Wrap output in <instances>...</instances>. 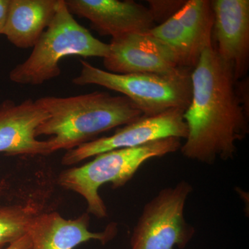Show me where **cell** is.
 I'll list each match as a JSON object with an SVG mask.
<instances>
[{
  "label": "cell",
  "mask_w": 249,
  "mask_h": 249,
  "mask_svg": "<svg viewBox=\"0 0 249 249\" xmlns=\"http://www.w3.org/2000/svg\"><path fill=\"white\" fill-rule=\"evenodd\" d=\"M192 98L183 118L188 126L183 157L206 165L233 160L237 143L249 132L245 95L216 53L213 42L191 73Z\"/></svg>",
  "instance_id": "6da1fadb"
},
{
  "label": "cell",
  "mask_w": 249,
  "mask_h": 249,
  "mask_svg": "<svg viewBox=\"0 0 249 249\" xmlns=\"http://www.w3.org/2000/svg\"><path fill=\"white\" fill-rule=\"evenodd\" d=\"M36 101L49 114L37 127L36 137L52 136L48 142L52 152L76 148L144 116L129 98L102 91L69 97L44 96Z\"/></svg>",
  "instance_id": "7a4b0ae2"
},
{
  "label": "cell",
  "mask_w": 249,
  "mask_h": 249,
  "mask_svg": "<svg viewBox=\"0 0 249 249\" xmlns=\"http://www.w3.org/2000/svg\"><path fill=\"white\" fill-rule=\"evenodd\" d=\"M109 52V44L96 38L80 25L69 11L65 0H58L53 20L27 60L11 70L9 78L16 84L42 85L60 76L59 64L67 56L105 58Z\"/></svg>",
  "instance_id": "3957f363"
},
{
  "label": "cell",
  "mask_w": 249,
  "mask_h": 249,
  "mask_svg": "<svg viewBox=\"0 0 249 249\" xmlns=\"http://www.w3.org/2000/svg\"><path fill=\"white\" fill-rule=\"evenodd\" d=\"M181 145V139L170 137L141 146L103 152L86 164L62 171L58 183L84 198L88 213L105 218L107 209L98 194L100 187L107 183L114 189L124 186L145 161L178 152Z\"/></svg>",
  "instance_id": "277c9868"
},
{
  "label": "cell",
  "mask_w": 249,
  "mask_h": 249,
  "mask_svg": "<svg viewBox=\"0 0 249 249\" xmlns=\"http://www.w3.org/2000/svg\"><path fill=\"white\" fill-rule=\"evenodd\" d=\"M81 71L72 80L78 86L98 85L122 93L144 116L158 115L170 109L186 110L192 98L193 70L181 68L170 73L118 74L80 60Z\"/></svg>",
  "instance_id": "5b68a950"
},
{
  "label": "cell",
  "mask_w": 249,
  "mask_h": 249,
  "mask_svg": "<svg viewBox=\"0 0 249 249\" xmlns=\"http://www.w3.org/2000/svg\"><path fill=\"white\" fill-rule=\"evenodd\" d=\"M193 191L185 180L159 192L145 204L130 239V249L186 248L196 234L184 209Z\"/></svg>",
  "instance_id": "8992f818"
},
{
  "label": "cell",
  "mask_w": 249,
  "mask_h": 249,
  "mask_svg": "<svg viewBox=\"0 0 249 249\" xmlns=\"http://www.w3.org/2000/svg\"><path fill=\"white\" fill-rule=\"evenodd\" d=\"M184 112L183 109H173L158 115L142 116L109 137L95 139L68 150L62 157V163L77 164L103 152L141 146L170 137L186 139L188 129L183 118Z\"/></svg>",
  "instance_id": "52a82bcc"
},
{
  "label": "cell",
  "mask_w": 249,
  "mask_h": 249,
  "mask_svg": "<svg viewBox=\"0 0 249 249\" xmlns=\"http://www.w3.org/2000/svg\"><path fill=\"white\" fill-rule=\"evenodd\" d=\"M213 21L211 1L189 0L171 17L146 33L171 47L183 67L193 70L204 49L213 42Z\"/></svg>",
  "instance_id": "ba28073f"
},
{
  "label": "cell",
  "mask_w": 249,
  "mask_h": 249,
  "mask_svg": "<svg viewBox=\"0 0 249 249\" xmlns=\"http://www.w3.org/2000/svg\"><path fill=\"white\" fill-rule=\"evenodd\" d=\"M109 45L103 64L111 73H170L186 68L171 47L147 33L116 36Z\"/></svg>",
  "instance_id": "9c48e42d"
},
{
  "label": "cell",
  "mask_w": 249,
  "mask_h": 249,
  "mask_svg": "<svg viewBox=\"0 0 249 249\" xmlns=\"http://www.w3.org/2000/svg\"><path fill=\"white\" fill-rule=\"evenodd\" d=\"M216 53L238 82L247 75L249 61V0L211 1Z\"/></svg>",
  "instance_id": "30bf717a"
},
{
  "label": "cell",
  "mask_w": 249,
  "mask_h": 249,
  "mask_svg": "<svg viewBox=\"0 0 249 249\" xmlns=\"http://www.w3.org/2000/svg\"><path fill=\"white\" fill-rule=\"evenodd\" d=\"M49 118L36 101L19 104L6 100L0 104V153L10 155H48L52 144L37 139V127Z\"/></svg>",
  "instance_id": "8fae6325"
},
{
  "label": "cell",
  "mask_w": 249,
  "mask_h": 249,
  "mask_svg": "<svg viewBox=\"0 0 249 249\" xmlns=\"http://www.w3.org/2000/svg\"><path fill=\"white\" fill-rule=\"evenodd\" d=\"M71 14L84 18L102 36L146 33L155 27L149 8L134 1L65 0Z\"/></svg>",
  "instance_id": "7c38bea8"
},
{
  "label": "cell",
  "mask_w": 249,
  "mask_h": 249,
  "mask_svg": "<svg viewBox=\"0 0 249 249\" xmlns=\"http://www.w3.org/2000/svg\"><path fill=\"white\" fill-rule=\"evenodd\" d=\"M89 213L76 219H68L58 213H41L37 214L29 229L31 249H73L89 240L107 243L117 234V224L111 223L104 231H89Z\"/></svg>",
  "instance_id": "4fadbf2b"
},
{
  "label": "cell",
  "mask_w": 249,
  "mask_h": 249,
  "mask_svg": "<svg viewBox=\"0 0 249 249\" xmlns=\"http://www.w3.org/2000/svg\"><path fill=\"white\" fill-rule=\"evenodd\" d=\"M58 0H11L3 35L19 49L33 48L53 20Z\"/></svg>",
  "instance_id": "5bb4252c"
},
{
  "label": "cell",
  "mask_w": 249,
  "mask_h": 249,
  "mask_svg": "<svg viewBox=\"0 0 249 249\" xmlns=\"http://www.w3.org/2000/svg\"><path fill=\"white\" fill-rule=\"evenodd\" d=\"M42 213L33 202L0 207V249L11 245L29 232L34 218Z\"/></svg>",
  "instance_id": "9a60e30c"
},
{
  "label": "cell",
  "mask_w": 249,
  "mask_h": 249,
  "mask_svg": "<svg viewBox=\"0 0 249 249\" xmlns=\"http://www.w3.org/2000/svg\"><path fill=\"white\" fill-rule=\"evenodd\" d=\"M155 22L157 19L163 18L169 15L171 17L184 4L182 1H148Z\"/></svg>",
  "instance_id": "2e32d148"
},
{
  "label": "cell",
  "mask_w": 249,
  "mask_h": 249,
  "mask_svg": "<svg viewBox=\"0 0 249 249\" xmlns=\"http://www.w3.org/2000/svg\"><path fill=\"white\" fill-rule=\"evenodd\" d=\"M10 1L11 0H0V34H3L7 21Z\"/></svg>",
  "instance_id": "e0dca14e"
},
{
  "label": "cell",
  "mask_w": 249,
  "mask_h": 249,
  "mask_svg": "<svg viewBox=\"0 0 249 249\" xmlns=\"http://www.w3.org/2000/svg\"><path fill=\"white\" fill-rule=\"evenodd\" d=\"M31 240L29 233L24 235L14 243L11 244L6 249H31Z\"/></svg>",
  "instance_id": "ac0fdd59"
}]
</instances>
